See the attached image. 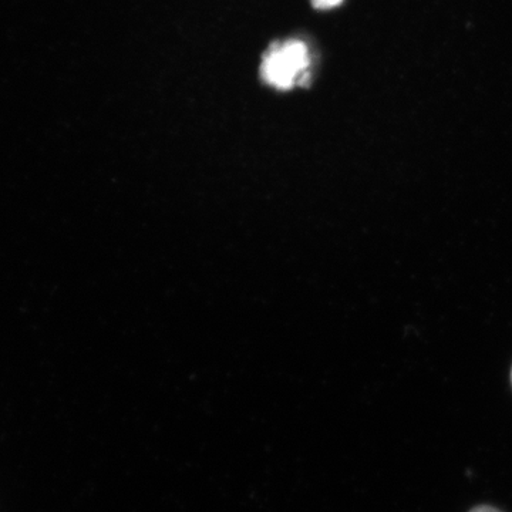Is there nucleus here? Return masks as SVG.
Returning a JSON list of instances; mask_svg holds the SVG:
<instances>
[{
	"label": "nucleus",
	"instance_id": "nucleus-1",
	"mask_svg": "<svg viewBox=\"0 0 512 512\" xmlns=\"http://www.w3.org/2000/svg\"><path fill=\"white\" fill-rule=\"evenodd\" d=\"M313 57L306 40L288 37L272 43L265 50L259 72L264 83L272 89L288 92L311 80Z\"/></svg>",
	"mask_w": 512,
	"mask_h": 512
},
{
	"label": "nucleus",
	"instance_id": "nucleus-2",
	"mask_svg": "<svg viewBox=\"0 0 512 512\" xmlns=\"http://www.w3.org/2000/svg\"><path fill=\"white\" fill-rule=\"evenodd\" d=\"M313 8L320 12H330V10L339 9L345 3V0H311Z\"/></svg>",
	"mask_w": 512,
	"mask_h": 512
},
{
	"label": "nucleus",
	"instance_id": "nucleus-3",
	"mask_svg": "<svg viewBox=\"0 0 512 512\" xmlns=\"http://www.w3.org/2000/svg\"><path fill=\"white\" fill-rule=\"evenodd\" d=\"M470 512H500V511L495 510V508L485 507V505H483V507L474 508V510L470 511Z\"/></svg>",
	"mask_w": 512,
	"mask_h": 512
}]
</instances>
